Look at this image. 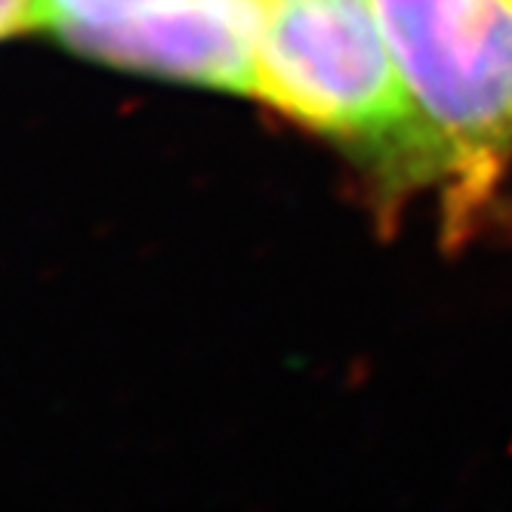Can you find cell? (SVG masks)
Segmentation results:
<instances>
[{"mask_svg":"<svg viewBox=\"0 0 512 512\" xmlns=\"http://www.w3.org/2000/svg\"><path fill=\"white\" fill-rule=\"evenodd\" d=\"M173 4H182V0H41V25L53 28L62 38L68 31L133 22Z\"/></svg>","mask_w":512,"mask_h":512,"instance_id":"obj_4","label":"cell"},{"mask_svg":"<svg viewBox=\"0 0 512 512\" xmlns=\"http://www.w3.org/2000/svg\"><path fill=\"white\" fill-rule=\"evenodd\" d=\"M386 41L445 149L442 241L479 232L512 170V0H377Z\"/></svg>","mask_w":512,"mask_h":512,"instance_id":"obj_2","label":"cell"},{"mask_svg":"<svg viewBox=\"0 0 512 512\" xmlns=\"http://www.w3.org/2000/svg\"><path fill=\"white\" fill-rule=\"evenodd\" d=\"M41 25V0H0V41Z\"/></svg>","mask_w":512,"mask_h":512,"instance_id":"obj_5","label":"cell"},{"mask_svg":"<svg viewBox=\"0 0 512 512\" xmlns=\"http://www.w3.org/2000/svg\"><path fill=\"white\" fill-rule=\"evenodd\" d=\"M266 0H182L133 22L68 31L62 41L115 68L250 96Z\"/></svg>","mask_w":512,"mask_h":512,"instance_id":"obj_3","label":"cell"},{"mask_svg":"<svg viewBox=\"0 0 512 512\" xmlns=\"http://www.w3.org/2000/svg\"><path fill=\"white\" fill-rule=\"evenodd\" d=\"M250 96L337 145L383 216L442 189V139L401 78L377 0H266Z\"/></svg>","mask_w":512,"mask_h":512,"instance_id":"obj_1","label":"cell"}]
</instances>
